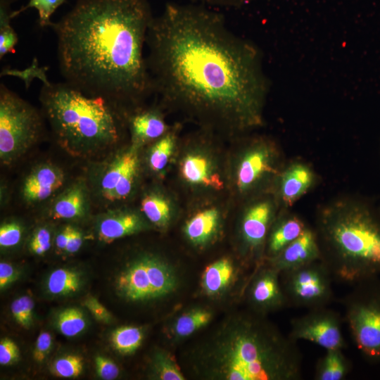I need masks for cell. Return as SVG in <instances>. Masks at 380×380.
<instances>
[{"mask_svg": "<svg viewBox=\"0 0 380 380\" xmlns=\"http://www.w3.org/2000/svg\"><path fill=\"white\" fill-rule=\"evenodd\" d=\"M146 44L153 93L163 101L235 131L262 125L270 89L262 54L222 14L167 3L153 17Z\"/></svg>", "mask_w": 380, "mask_h": 380, "instance_id": "cell-1", "label": "cell"}, {"mask_svg": "<svg viewBox=\"0 0 380 380\" xmlns=\"http://www.w3.org/2000/svg\"><path fill=\"white\" fill-rule=\"evenodd\" d=\"M153 18L146 0H78L51 27L66 83L127 111L153 93L144 46Z\"/></svg>", "mask_w": 380, "mask_h": 380, "instance_id": "cell-2", "label": "cell"}, {"mask_svg": "<svg viewBox=\"0 0 380 380\" xmlns=\"http://www.w3.org/2000/svg\"><path fill=\"white\" fill-rule=\"evenodd\" d=\"M199 372L227 380H299L303 356L297 342L264 315H234L200 349Z\"/></svg>", "mask_w": 380, "mask_h": 380, "instance_id": "cell-3", "label": "cell"}, {"mask_svg": "<svg viewBox=\"0 0 380 380\" xmlns=\"http://www.w3.org/2000/svg\"><path fill=\"white\" fill-rule=\"evenodd\" d=\"M321 260L338 281L353 285L380 274V205L371 198L337 196L321 204L315 227Z\"/></svg>", "mask_w": 380, "mask_h": 380, "instance_id": "cell-4", "label": "cell"}, {"mask_svg": "<svg viewBox=\"0 0 380 380\" xmlns=\"http://www.w3.org/2000/svg\"><path fill=\"white\" fill-rule=\"evenodd\" d=\"M42 112L58 146L72 157L100 158L121 139L125 112L101 96H90L68 83L44 84Z\"/></svg>", "mask_w": 380, "mask_h": 380, "instance_id": "cell-5", "label": "cell"}, {"mask_svg": "<svg viewBox=\"0 0 380 380\" xmlns=\"http://www.w3.org/2000/svg\"><path fill=\"white\" fill-rule=\"evenodd\" d=\"M116 149V148H115ZM113 150L90 160L84 175L92 205L102 210L117 208L133 194L140 171L138 147Z\"/></svg>", "mask_w": 380, "mask_h": 380, "instance_id": "cell-6", "label": "cell"}, {"mask_svg": "<svg viewBox=\"0 0 380 380\" xmlns=\"http://www.w3.org/2000/svg\"><path fill=\"white\" fill-rule=\"evenodd\" d=\"M42 110L0 84V162L11 167L18 164L44 134Z\"/></svg>", "mask_w": 380, "mask_h": 380, "instance_id": "cell-7", "label": "cell"}, {"mask_svg": "<svg viewBox=\"0 0 380 380\" xmlns=\"http://www.w3.org/2000/svg\"><path fill=\"white\" fill-rule=\"evenodd\" d=\"M341 298L345 320L357 348L371 364H380V279L362 280Z\"/></svg>", "mask_w": 380, "mask_h": 380, "instance_id": "cell-8", "label": "cell"}, {"mask_svg": "<svg viewBox=\"0 0 380 380\" xmlns=\"http://www.w3.org/2000/svg\"><path fill=\"white\" fill-rule=\"evenodd\" d=\"M176 285V275L171 267L151 255L129 262L116 279L118 293L132 301L163 297L174 291Z\"/></svg>", "mask_w": 380, "mask_h": 380, "instance_id": "cell-9", "label": "cell"}, {"mask_svg": "<svg viewBox=\"0 0 380 380\" xmlns=\"http://www.w3.org/2000/svg\"><path fill=\"white\" fill-rule=\"evenodd\" d=\"M287 305L309 310L326 307L334 298L332 275L321 260L280 273Z\"/></svg>", "mask_w": 380, "mask_h": 380, "instance_id": "cell-10", "label": "cell"}, {"mask_svg": "<svg viewBox=\"0 0 380 380\" xmlns=\"http://www.w3.org/2000/svg\"><path fill=\"white\" fill-rule=\"evenodd\" d=\"M289 336L296 342L308 341L325 350H343L347 347L341 316L327 306L310 309L306 314L291 319Z\"/></svg>", "mask_w": 380, "mask_h": 380, "instance_id": "cell-11", "label": "cell"}, {"mask_svg": "<svg viewBox=\"0 0 380 380\" xmlns=\"http://www.w3.org/2000/svg\"><path fill=\"white\" fill-rule=\"evenodd\" d=\"M70 181L60 165L42 160L32 165L22 177L18 197L27 208H44Z\"/></svg>", "mask_w": 380, "mask_h": 380, "instance_id": "cell-12", "label": "cell"}, {"mask_svg": "<svg viewBox=\"0 0 380 380\" xmlns=\"http://www.w3.org/2000/svg\"><path fill=\"white\" fill-rule=\"evenodd\" d=\"M285 164L273 143L257 139L244 152L239 164L236 181L239 191L248 192L268 178L276 182Z\"/></svg>", "mask_w": 380, "mask_h": 380, "instance_id": "cell-13", "label": "cell"}, {"mask_svg": "<svg viewBox=\"0 0 380 380\" xmlns=\"http://www.w3.org/2000/svg\"><path fill=\"white\" fill-rule=\"evenodd\" d=\"M280 207L276 197L257 200L244 211L241 223V236L246 254L258 258L265 248L270 226Z\"/></svg>", "mask_w": 380, "mask_h": 380, "instance_id": "cell-14", "label": "cell"}, {"mask_svg": "<svg viewBox=\"0 0 380 380\" xmlns=\"http://www.w3.org/2000/svg\"><path fill=\"white\" fill-rule=\"evenodd\" d=\"M93 208L84 176L71 180L44 208L45 216L52 220L80 221L88 218Z\"/></svg>", "mask_w": 380, "mask_h": 380, "instance_id": "cell-15", "label": "cell"}, {"mask_svg": "<svg viewBox=\"0 0 380 380\" xmlns=\"http://www.w3.org/2000/svg\"><path fill=\"white\" fill-rule=\"evenodd\" d=\"M319 182V177L310 163L295 159L285 164L277 179L274 196L281 208H291Z\"/></svg>", "mask_w": 380, "mask_h": 380, "instance_id": "cell-16", "label": "cell"}, {"mask_svg": "<svg viewBox=\"0 0 380 380\" xmlns=\"http://www.w3.org/2000/svg\"><path fill=\"white\" fill-rule=\"evenodd\" d=\"M94 224L97 239L104 243H110L146 228L143 216L121 207L103 210L96 216Z\"/></svg>", "mask_w": 380, "mask_h": 380, "instance_id": "cell-17", "label": "cell"}, {"mask_svg": "<svg viewBox=\"0 0 380 380\" xmlns=\"http://www.w3.org/2000/svg\"><path fill=\"white\" fill-rule=\"evenodd\" d=\"M269 265L255 274L248 292L252 311L262 315L288 305L279 279L280 272Z\"/></svg>", "mask_w": 380, "mask_h": 380, "instance_id": "cell-18", "label": "cell"}, {"mask_svg": "<svg viewBox=\"0 0 380 380\" xmlns=\"http://www.w3.org/2000/svg\"><path fill=\"white\" fill-rule=\"evenodd\" d=\"M319 260L321 253L315 231L308 225L297 239L268 261L269 265L281 273Z\"/></svg>", "mask_w": 380, "mask_h": 380, "instance_id": "cell-19", "label": "cell"}, {"mask_svg": "<svg viewBox=\"0 0 380 380\" xmlns=\"http://www.w3.org/2000/svg\"><path fill=\"white\" fill-rule=\"evenodd\" d=\"M308 224L291 208H281L269 229L265 248L268 260L297 239Z\"/></svg>", "mask_w": 380, "mask_h": 380, "instance_id": "cell-20", "label": "cell"}, {"mask_svg": "<svg viewBox=\"0 0 380 380\" xmlns=\"http://www.w3.org/2000/svg\"><path fill=\"white\" fill-rule=\"evenodd\" d=\"M131 136L132 144L140 148L156 141L167 132V126L163 115L156 108H140L137 106L125 112Z\"/></svg>", "mask_w": 380, "mask_h": 380, "instance_id": "cell-21", "label": "cell"}, {"mask_svg": "<svg viewBox=\"0 0 380 380\" xmlns=\"http://www.w3.org/2000/svg\"><path fill=\"white\" fill-rule=\"evenodd\" d=\"M181 173L191 184H201L215 189L222 188L219 175L212 171L209 161L198 154L186 156L181 163Z\"/></svg>", "mask_w": 380, "mask_h": 380, "instance_id": "cell-22", "label": "cell"}, {"mask_svg": "<svg viewBox=\"0 0 380 380\" xmlns=\"http://www.w3.org/2000/svg\"><path fill=\"white\" fill-rule=\"evenodd\" d=\"M352 362L341 349L326 350L315 365L314 379L343 380L352 370Z\"/></svg>", "mask_w": 380, "mask_h": 380, "instance_id": "cell-23", "label": "cell"}, {"mask_svg": "<svg viewBox=\"0 0 380 380\" xmlns=\"http://www.w3.org/2000/svg\"><path fill=\"white\" fill-rule=\"evenodd\" d=\"M219 221L218 211L209 208L196 214L185 226V234L196 244L208 241L215 232Z\"/></svg>", "mask_w": 380, "mask_h": 380, "instance_id": "cell-24", "label": "cell"}, {"mask_svg": "<svg viewBox=\"0 0 380 380\" xmlns=\"http://www.w3.org/2000/svg\"><path fill=\"white\" fill-rule=\"evenodd\" d=\"M234 267L232 262L222 258L208 265L203 275V286L210 295L221 292L233 279Z\"/></svg>", "mask_w": 380, "mask_h": 380, "instance_id": "cell-25", "label": "cell"}, {"mask_svg": "<svg viewBox=\"0 0 380 380\" xmlns=\"http://www.w3.org/2000/svg\"><path fill=\"white\" fill-rule=\"evenodd\" d=\"M141 210L145 218L158 227H165L170 220L169 202L156 191H149L144 195L141 201Z\"/></svg>", "mask_w": 380, "mask_h": 380, "instance_id": "cell-26", "label": "cell"}, {"mask_svg": "<svg viewBox=\"0 0 380 380\" xmlns=\"http://www.w3.org/2000/svg\"><path fill=\"white\" fill-rule=\"evenodd\" d=\"M82 282L81 275L77 272L58 268L49 274L46 288L51 294L65 296L77 291Z\"/></svg>", "mask_w": 380, "mask_h": 380, "instance_id": "cell-27", "label": "cell"}, {"mask_svg": "<svg viewBox=\"0 0 380 380\" xmlns=\"http://www.w3.org/2000/svg\"><path fill=\"white\" fill-rule=\"evenodd\" d=\"M175 142V135L171 132H167L156 140L151 146L147 162L152 172L159 173L166 167L172 153Z\"/></svg>", "mask_w": 380, "mask_h": 380, "instance_id": "cell-28", "label": "cell"}, {"mask_svg": "<svg viewBox=\"0 0 380 380\" xmlns=\"http://www.w3.org/2000/svg\"><path fill=\"white\" fill-rule=\"evenodd\" d=\"M143 339V331L133 326H123L114 330L110 341L115 350L121 354L134 353L140 346Z\"/></svg>", "mask_w": 380, "mask_h": 380, "instance_id": "cell-29", "label": "cell"}, {"mask_svg": "<svg viewBox=\"0 0 380 380\" xmlns=\"http://www.w3.org/2000/svg\"><path fill=\"white\" fill-rule=\"evenodd\" d=\"M210 312L203 309H194L180 316L175 323L173 331L179 337H186L201 327L206 325L211 319Z\"/></svg>", "mask_w": 380, "mask_h": 380, "instance_id": "cell-30", "label": "cell"}, {"mask_svg": "<svg viewBox=\"0 0 380 380\" xmlns=\"http://www.w3.org/2000/svg\"><path fill=\"white\" fill-rule=\"evenodd\" d=\"M12 11L11 6L0 3V58L8 53H15L18 37L11 25Z\"/></svg>", "mask_w": 380, "mask_h": 380, "instance_id": "cell-31", "label": "cell"}, {"mask_svg": "<svg viewBox=\"0 0 380 380\" xmlns=\"http://www.w3.org/2000/svg\"><path fill=\"white\" fill-rule=\"evenodd\" d=\"M56 325L62 334L72 337L84 331L87 322L83 312L80 309L70 308L58 314Z\"/></svg>", "mask_w": 380, "mask_h": 380, "instance_id": "cell-32", "label": "cell"}, {"mask_svg": "<svg viewBox=\"0 0 380 380\" xmlns=\"http://www.w3.org/2000/svg\"><path fill=\"white\" fill-rule=\"evenodd\" d=\"M153 370L158 379H184L183 374L172 356L165 352H159L155 355L153 360Z\"/></svg>", "mask_w": 380, "mask_h": 380, "instance_id": "cell-33", "label": "cell"}, {"mask_svg": "<svg viewBox=\"0 0 380 380\" xmlns=\"http://www.w3.org/2000/svg\"><path fill=\"white\" fill-rule=\"evenodd\" d=\"M65 0H29L28 3L20 9L12 11L11 18L18 15L28 8H34L39 15V23L41 27H51L53 23L51 17L56 10L61 6Z\"/></svg>", "mask_w": 380, "mask_h": 380, "instance_id": "cell-34", "label": "cell"}, {"mask_svg": "<svg viewBox=\"0 0 380 380\" xmlns=\"http://www.w3.org/2000/svg\"><path fill=\"white\" fill-rule=\"evenodd\" d=\"M83 365V360L80 356L68 355L55 360L51 366V372L58 377H77L82 373Z\"/></svg>", "mask_w": 380, "mask_h": 380, "instance_id": "cell-35", "label": "cell"}, {"mask_svg": "<svg viewBox=\"0 0 380 380\" xmlns=\"http://www.w3.org/2000/svg\"><path fill=\"white\" fill-rule=\"evenodd\" d=\"M24 227L15 219H9L1 223L0 227V246L11 248L17 246L22 241Z\"/></svg>", "mask_w": 380, "mask_h": 380, "instance_id": "cell-36", "label": "cell"}, {"mask_svg": "<svg viewBox=\"0 0 380 380\" xmlns=\"http://www.w3.org/2000/svg\"><path fill=\"white\" fill-rule=\"evenodd\" d=\"M51 229L48 224H41L33 231L28 242L30 251L42 255L49 251L52 245Z\"/></svg>", "mask_w": 380, "mask_h": 380, "instance_id": "cell-37", "label": "cell"}, {"mask_svg": "<svg viewBox=\"0 0 380 380\" xmlns=\"http://www.w3.org/2000/svg\"><path fill=\"white\" fill-rule=\"evenodd\" d=\"M34 302L28 296H23L11 304V310L15 320L22 327L29 328L33 321Z\"/></svg>", "mask_w": 380, "mask_h": 380, "instance_id": "cell-38", "label": "cell"}, {"mask_svg": "<svg viewBox=\"0 0 380 380\" xmlns=\"http://www.w3.org/2000/svg\"><path fill=\"white\" fill-rule=\"evenodd\" d=\"M95 365L96 373L102 379L113 380L116 379L120 374L117 365L103 356L98 355L96 357Z\"/></svg>", "mask_w": 380, "mask_h": 380, "instance_id": "cell-39", "label": "cell"}, {"mask_svg": "<svg viewBox=\"0 0 380 380\" xmlns=\"http://www.w3.org/2000/svg\"><path fill=\"white\" fill-rule=\"evenodd\" d=\"M52 347V337L49 332L42 331L38 336L34 348L33 357L37 362H43Z\"/></svg>", "mask_w": 380, "mask_h": 380, "instance_id": "cell-40", "label": "cell"}, {"mask_svg": "<svg viewBox=\"0 0 380 380\" xmlns=\"http://www.w3.org/2000/svg\"><path fill=\"white\" fill-rule=\"evenodd\" d=\"M19 357V349L17 345L9 338H4L0 342V364L11 365Z\"/></svg>", "mask_w": 380, "mask_h": 380, "instance_id": "cell-41", "label": "cell"}, {"mask_svg": "<svg viewBox=\"0 0 380 380\" xmlns=\"http://www.w3.org/2000/svg\"><path fill=\"white\" fill-rule=\"evenodd\" d=\"M85 307L94 318L103 323H110L112 316L108 310L94 297L88 296L84 302Z\"/></svg>", "mask_w": 380, "mask_h": 380, "instance_id": "cell-42", "label": "cell"}, {"mask_svg": "<svg viewBox=\"0 0 380 380\" xmlns=\"http://www.w3.org/2000/svg\"><path fill=\"white\" fill-rule=\"evenodd\" d=\"M18 272L10 263H0V289L2 290L12 284L18 278Z\"/></svg>", "mask_w": 380, "mask_h": 380, "instance_id": "cell-43", "label": "cell"}, {"mask_svg": "<svg viewBox=\"0 0 380 380\" xmlns=\"http://www.w3.org/2000/svg\"><path fill=\"white\" fill-rule=\"evenodd\" d=\"M84 234L80 229L73 225L70 236L64 253L72 254L77 253L82 246Z\"/></svg>", "mask_w": 380, "mask_h": 380, "instance_id": "cell-44", "label": "cell"}, {"mask_svg": "<svg viewBox=\"0 0 380 380\" xmlns=\"http://www.w3.org/2000/svg\"><path fill=\"white\" fill-rule=\"evenodd\" d=\"M192 3L208 7L234 8L240 6L251 0H191Z\"/></svg>", "mask_w": 380, "mask_h": 380, "instance_id": "cell-45", "label": "cell"}, {"mask_svg": "<svg viewBox=\"0 0 380 380\" xmlns=\"http://www.w3.org/2000/svg\"><path fill=\"white\" fill-rule=\"evenodd\" d=\"M73 225L65 224L56 233L54 238V243L56 248L64 252L68 243Z\"/></svg>", "mask_w": 380, "mask_h": 380, "instance_id": "cell-46", "label": "cell"}, {"mask_svg": "<svg viewBox=\"0 0 380 380\" xmlns=\"http://www.w3.org/2000/svg\"><path fill=\"white\" fill-rule=\"evenodd\" d=\"M8 187L4 182L1 184V207L4 208L9 201Z\"/></svg>", "mask_w": 380, "mask_h": 380, "instance_id": "cell-47", "label": "cell"}, {"mask_svg": "<svg viewBox=\"0 0 380 380\" xmlns=\"http://www.w3.org/2000/svg\"><path fill=\"white\" fill-rule=\"evenodd\" d=\"M15 1L17 0H0V3H2V4H8V5H10L15 2Z\"/></svg>", "mask_w": 380, "mask_h": 380, "instance_id": "cell-48", "label": "cell"}]
</instances>
